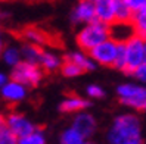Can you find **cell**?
<instances>
[{"instance_id": "cell-1", "label": "cell", "mask_w": 146, "mask_h": 144, "mask_svg": "<svg viewBox=\"0 0 146 144\" xmlns=\"http://www.w3.org/2000/svg\"><path fill=\"white\" fill-rule=\"evenodd\" d=\"M109 144H143L139 118L131 113L117 116L108 131Z\"/></svg>"}, {"instance_id": "cell-2", "label": "cell", "mask_w": 146, "mask_h": 144, "mask_svg": "<svg viewBox=\"0 0 146 144\" xmlns=\"http://www.w3.org/2000/svg\"><path fill=\"white\" fill-rule=\"evenodd\" d=\"M109 37H111L109 25L96 19L93 22L86 24L78 31V34H77V44H78L81 50L89 53L92 49H94L100 43H104Z\"/></svg>"}, {"instance_id": "cell-3", "label": "cell", "mask_w": 146, "mask_h": 144, "mask_svg": "<svg viewBox=\"0 0 146 144\" xmlns=\"http://www.w3.org/2000/svg\"><path fill=\"white\" fill-rule=\"evenodd\" d=\"M43 75H44V71L41 69L40 65L27 60H21L11 71V78L27 87H37L43 80Z\"/></svg>"}, {"instance_id": "cell-4", "label": "cell", "mask_w": 146, "mask_h": 144, "mask_svg": "<svg viewBox=\"0 0 146 144\" xmlns=\"http://www.w3.org/2000/svg\"><path fill=\"white\" fill-rule=\"evenodd\" d=\"M117 96L123 105L133 107L136 110H143L146 103V87L137 84H121L117 88Z\"/></svg>"}, {"instance_id": "cell-5", "label": "cell", "mask_w": 146, "mask_h": 144, "mask_svg": "<svg viewBox=\"0 0 146 144\" xmlns=\"http://www.w3.org/2000/svg\"><path fill=\"white\" fill-rule=\"evenodd\" d=\"M125 46V74H133L139 65L145 62V38L140 36H134L131 40H128Z\"/></svg>"}, {"instance_id": "cell-6", "label": "cell", "mask_w": 146, "mask_h": 144, "mask_svg": "<svg viewBox=\"0 0 146 144\" xmlns=\"http://www.w3.org/2000/svg\"><path fill=\"white\" fill-rule=\"evenodd\" d=\"M118 49H119V43H117L115 40H112L109 37L108 40L104 41V43H100L94 49H92L89 52V55L92 56V59L98 65H102V66H115Z\"/></svg>"}, {"instance_id": "cell-7", "label": "cell", "mask_w": 146, "mask_h": 144, "mask_svg": "<svg viewBox=\"0 0 146 144\" xmlns=\"http://www.w3.org/2000/svg\"><path fill=\"white\" fill-rule=\"evenodd\" d=\"M5 125L18 138L24 137V135H27L31 131L36 130V125H34L25 115H22L19 112H11L7 116H5Z\"/></svg>"}, {"instance_id": "cell-8", "label": "cell", "mask_w": 146, "mask_h": 144, "mask_svg": "<svg viewBox=\"0 0 146 144\" xmlns=\"http://www.w3.org/2000/svg\"><path fill=\"white\" fill-rule=\"evenodd\" d=\"M27 88H28L27 85H24V84L11 78L0 88V96L7 103H19V101H22L27 97V93H28Z\"/></svg>"}, {"instance_id": "cell-9", "label": "cell", "mask_w": 146, "mask_h": 144, "mask_svg": "<svg viewBox=\"0 0 146 144\" xmlns=\"http://www.w3.org/2000/svg\"><path fill=\"white\" fill-rule=\"evenodd\" d=\"M109 34L111 38L115 40L117 43H127L134 36H137L136 28L131 21H115L109 25Z\"/></svg>"}, {"instance_id": "cell-10", "label": "cell", "mask_w": 146, "mask_h": 144, "mask_svg": "<svg viewBox=\"0 0 146 144\" xmlns=\"http://www.w3.org/2000/svg\"><path fill=\"white\" fill-rule=\"evenodd\" d=\"M71 19L75 24H89L96 21L93 0H80L71 13Z\"/></svg>"}, {"instance_id": "cell-11", "label": "cell", "mask_w": 146, "mask_h": 144, "mask_svg": "<svg viewBox=\"0 0 146 144\" xmlns=\"http://www.w3.org/2000/svg\"><path fill=\"white\" fill-rule=\"evenodd\" d=\"M96 19L104 24H114L117 21L115 16V0H93Z\"/></svg>"}, {"instance_id": "cell-12", "label": "cell", "mask_w": 146, "mask_h": 144, "mask_svg": "<svg viewBox=\"0 0 146 144\" xmlns=\"http://www.w3.org/2000/svg\"><path fill=\"white\" fill-rule=\"evenodd\" d=\"M72 126L80 134H83L86 138H90L94 134V131H96L98 124H96V119L93 118V115L87 112H78V113H75L74 119H72Z\"/></svg>"}, {"instance_id": "cell-13", "label": "cell", "mask_w": 146, "mask_h": 144, "mask_svg": "<svg viewBox=\"0 0 146 144\" xmlns=\"http://www.w3.org/2000/svg\"><path fill=\"white\" fill-rule=\"evenodd\" d=\"M89 106H90L89 100H86L77 94H71L61 101L59 110L64 113H78V112H83L84 109H87Z\"/></svg>"}, {"instance_id": "cell-14", "label": "cell", "mask_w": 146, "mask_h": 144, "mask_svg": "<svg viewBox=\"0 0 146 144\" xmlns=\"http://www.w3.org/2000/svg\"><path fill=\"white\" fill-rule=\"evenodd\" d=\"M64 59H68V60L74 62L75 65H78L84 72L93 71L94 68H96V65H98L92 59V56L87 52H84V50H81V52H71V53H68Z\"/></svg>"}, {"instance_id": "cell-15", "label": "cell", "mask_w": 146, "mask_h": 144, "mask_svg": "<svg viewBox=\"0 0 146 144\" xmlns=\"http://www.w3.org/2000/svg\"><path fill=\"white\" fill-rule=\"evenodd\" d=\"M22 38L27 43H33L37 46H46L49 43V36L40 28L37 27H27L22 31Z\"/></svg>"}, {"instance_id": "cell-16", "label": "cell", "mask_w": 146, "mask_h": 144, "mask_svg": "<svg viewBox=\"0 0 146 144\" xmlns=\"http://www.w3.org/2000/svg\"><path fill=\"white\" fill-rule=\"evenodd\" d=\"M41 69L44 72H55L58 69H61L62 66V59L59 57L56 53L53 52H47V50H43V55L40 59V63Z\"/></svg>"}, {"instance_id": "cell-17", "label": "cell", "mask_w": 146, "mask_h": 144, "mask_svg": "<svg viewBox=\"0 0 146 144\" xmlns=\"http://www.w3.org/2000/svg\"><path fill=\"white\" fill-rule=\"evenodd\" d=\"M0 59H2V62L9 66V68H13L16 66L21 60H22V52H21V47H16L13 44L11 46H5L3 52H2V56H0Z\"/></svg>"}, {"instance_id": "cell-18", "label": "cell", "mask_w": 146, "mask_h": 144, "mask_svg": "<svg viewBox=\"0 0 146 144\" xmlns=\"http://www.w3.org/2000/svg\"><path fill=\"white\" fill-rule=\"evenodd\" d=\"M43 49L41 46L37 44H33V43H25L21 47V52H22V60H27L31 63H40V59L43 55Z\"/></svg>"}, {"instance_id": "cell-19", "label": "cell", "mask_w": 146, "mask_h": 144, "mask_svg": "<svg viewBox=\"0 0 146 144\" xmlns=\"http://www.w3.org/2000/svg\"><path fill=\"white\" fill-rule=\"evenodd\" d=\"M61 144H87V138L74 126H70L61 134Z\"/></svg>"}, {"instance_id": "cell-20", "label": "cell", "mask_w": 146, "mask_h": 144, "mask_svg": "<svg viewBox=\"0 0 146 144\" xmlns=\"http://www.w3.org/2000/svg\"><path fill=\"white\" fill-rule=\"evenodd\" d=\"M115 16L117 21H131L134 12L130 9L125 0H115Z\"/></svg>"}, {"instance_id": "cell-21", "label": "cell", "mask_w": 146, "mask_h": 144, "mask_svg": "<svg viewBox=\"0 0 146 144\" xmlns=\"http://www.w3.org/2000/svg\"><path fill=\"white\" fill-rule=\"evenodd\" d=\"M18 144H46V135L41 130L36 128L30 134L18 138Z\"/></svg>"}, {"instance_id": "cell-22", "label": "cell", "mask_w": 146, "mask_h": 144, "mask_svg": "<svg viewBox=\"0 0 146 144\" xmlns=\"http://www.w3.org/2000/svg\"><path fill=\"white\" fill-rule=\"evenodd\" d=\"M59 71H61V74L64 75V77H66V78L78 77V75H81V74L84 72L78 65H75L74 62L68 60V59H64L62 66H61V69H59Z\"/></svg>"}, {"instance_id": "cell-23", "label": "cell", "mask_w": 146, "mask_h": 144, "mask_svg": "<svg viewBox=\"0 0 146 144\" xmlns=\"http://www.w3.org/2000/svg\"><path fill=\"white\" fill-rule=\"evenodd\" d=\"M134 28H136V32L137 36H140L146 40V13H142V12H136L133 19H131Z\"/></svg>"}, {"instance_id": "cell-24", "label": "cell", "mask_w": 146, "mask_h": 144, "mask_svg": "<svg viewBox=\"0 0 146 144\" xmlns=\"http://www.w3.org/2000/svg\"><path fill=\"white\" fill-rule=\"evenodd\" d=\"M0 144H18V137L6 125L0 128Z\"/></svg>"}, {"instance_id": "cell-25", "label": "cell", "mask_w": 146, "mask_h": 144, "mask_svg": "<svg viewBox=\"0 0 146 144\" xmlns=\"http://www.w3.org/2000/svg\"><path fill=\"white\" fill-rule=\"evenodd\" d=\"M117 69L123 71L125 69V46L124 43H119V49H118V55H117V62H115V66Z\"/></svg>"}, {"instance_id": "cell-26", "label": "cell", "mask_w": 146, "mask_h": 144, "mask_svg": "<svg viewBox=\"0 0 146 144\" xmlns=\"http://www.w3.org/2000/svg\"><path fill=\"white\" fill-rule=\"evenodd\" d=\"M87 96L92 97V99H102L105 96V91L104 88H102L100 85H96V84H92V85L87 87Z\"/></svg>"}, {"instance_id": "cell-27", "label": "cell", "mask_w": 146, "mask_h": 144, "mask_svg": "<svg viewBox=\"0 0 146 144\" xmlns=\"http://www.w3.org/2000/svg\"><path fill=\"white\" fill-rule=\"evenodd\" d=\"M133 77L137 80V81H140V82H145L146 84V62H143L142 65H139L136 68V69L133 71Z\"/></svg>"}, {"instance_id": "cell-28", "label": "cell", "mask_w": 146, "mask_h": 144, "mask_svg": "<svg viewBox=\"0 0 146 144\" xmlns=\"http://www.w3.org/2000/svg\"><path fill=\"white\" fill-rule=\"evenodd\" d=\"M125 2H127V5H128V6H130V9L136 13V12L142 7V5H143L145 0H125Z\"/></svg>"}, {"instance_id": "cell-29", "label": "cell", "mask_w": 146, "mask_h": 144, "mask_svg": "<svg viewBox=\"0 0 146 144\" xmlns=\"http://www.w3.org/2000/svg\"><path fill=\"white\" fill-rule=\"evenodd\" d=\"M9 81V78H7V75L6 74H3V72H0V88H2L5 84Z\"/></svg>"}, {"instance_id": "cell-30", "label": "cell", "mask_w": 146, "mask_h": 144, "mask_svg": "<svg viewBox=\"0 0 146 144\" xmlns=\"http://www.w3.org/2000/svg\"><path fill=\"white\" fill-rule=\"evenodd\" d=\"M3 49H5V41H3L2 36H0V56H2V52H3Z\"/></svg>"}, {"instance_id": "cell-31", "label": "cell", "mask_w": 146, "mask_h": 144, "mask_svg": "<svg viewBox=\"0 0 146 144\" xmlns=\"http://www.w3.org/2000/svg\"><path fill=\"white\" fill-rule=\"evenodd\" d=\"M137 12H142V13H146V0H145V2H143V5H142V7H140V9H139V11H137Z\"/></svg>"}, {"instance_id": "cell-32", "label": "cell", "mask_w": 146, "mask_h": 144, "mask_svg": "<svg viewBox=\"0 0 146 144\" xmlns=\"http://www.w3.org/2000/svg\"><path fill=\"white\" fill-rule=\"evenodd\" d=\"M3 125H5V116H3L2 113H0V128H2Z\"/></svg>"}, {"instance_id": "cell-33", "label": "cell", "mask_w": 146, "mask_h": 144, "mask_svg": "<svg viewBox=\"0 0 146 144\" xmlns=\"http://www.w3.org/2000/svg\"><path fill=\"white\" fill-rule=\"evenodd\" d=\"M145 62H146V40H145Z\"/></svg>"}, {"instance_id": "cell-34", "label": "cell", "mask_w": 146, "mask_h": 144, "mask_svg": "<svg viewBox=\"0 0 146 144\" xmlns=\"http://www.w3.org/2000/svg\"><path fill=\"white\" fill-rule=\"evenodd\" d=\"M87 144H93V143H87Z\"/></svg>"}, {"instance_id": "cell-35", "label": "cell", "mask_w": 146, "mask_h": 144, "mask_svg": "<svg viewBox=\"0 0 146 144\" xmlns=\"http://www.w3.org/2000/svg\"><path fill=\"white\" fill-rule=\"evenodd\" d=\"M0 16H2V15H0Z\"/></svg>"}]
</instances>
